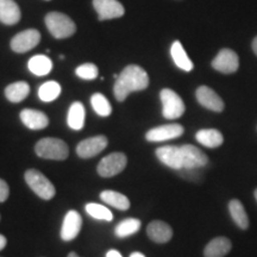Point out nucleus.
<instances>
[{
	"label": "nucleus",
	"mask_w": 257,
	"mask_h": 257,
	"mask_svg": "<svg viewBox=\"0 0 257 257\" xmlns=\"http://www.w3.org/2000/svg\"><path fill=\"white\" fill-rule=\"evenodd\" d=\"M6 244H8V239H6V237L3 236V234H0V251L5 248Z\"/></svg>",
	"instance_id": "35"
},
{
	"label": "nucleus",
	"mask_w": 257,
	"mask_h": 257,
	"mask_svg": "<svg viewBox=\"0 0 257 257\" xmlns=\"http://www.w3.org/2000/svg\"><path fill=\"white\" fill-rule=\"evenodd\" d=\"M182 179L191 182H201L204 179V172L202 168H181L176 170Z\"/></svg>",
	"instance_id": "32"
},
{
	"label": "nucleus",
	"mask_w": 257,
	"mask_h": 257,
	"mask_svg": "<svg viewBox=\"0 0 257 257\" xmlns=\"http://www.w3.org/2000/svg\"><path fill=\"white\" fill-rule=\"evenodd\" d=\"M141 221L136 218H126L115 226L114 234L118 238H125L136 233L141 229Z\"/></svg>",
	"instance_id": "27"
},
{
	"label": "nucleus",
	"mask_w": 257,
	"mask_h": 257,
	"mask_svg": "<svg viewBox=\"0 0 257 257\" xmlns=\"http://www.w3.org/2000/svg\"><path fill=\"white\" fill-rule=\"evenodd\" d=\"M148 86H149V75L146 70L137 64H128L115 79L113 86L114 98L121 102L127 98L130 93L143 91Z\"/></svg>",
	"instance_id": "1"
},
{
	"label": "nucleus",
	"mask_w": 257,
	"mask_h": 257,
	"mask_svg": "<svg viewBox=\"0 0 257 257\" xmlns=\"http://www.w3.org/2000/svg\"><path fill=\"white\" fill-rule=\"evenodd\" d=\"M37 156L46 160L63 161L69 155V148L64 141L60 138L47 137L42 138L35 146Z\"/></svg>",
	"instance_id": "2"
},
{
	"label": "nucleus",
	"mask_w": 257,
	"mask_h": 257,
	"mask_svg": "<svg viewBox=\"0 0 257 257\" xmlns=\"http://www.w3.org/2000/svg\"><path fill=\"white\" fill-rule=\"evenodd\" d=\"M82 227V218L79 212L70 210L67 212L66 217L63 219L62 229H61V238L64 242L75 239L80 233V230Z\"/></svg>",
	"instance_id": "14"
},
{
	"label": "nucleus",
	"mask_w": 257,
	"mask_h": 257,
	"mask_svg": "<svg viewBox=\"0 0 257 257\" xmlns=\"http://www.w3.org/2000/svg\"><path fill=\"white\" fill-rule=\"evenodd\" d=\"M21 9L15 0H0V22L5 25H15L21 21Z\"/></svg>",
	"instance_id": "18"
},
{
	"label": "nucleus",
	"mask_w": 257,
	"mask_h": 257,
	"mask_svg": "<svg viewBox=\"0 0 257 257\" xmlns=\"http://www.w3.org/2000/svg\"><path fill=\"white\" fill-rule=\"evenodd\" d=\"M130 257H146V256H144L142 252H138V251H136V252H133V253H131Z\"/></svg>",
	"instance_id": "37"
},
{
	"label": "nucleus",
	"mask_w": 257,
	"mask_h": 257,
	"mask_svg": "<svg viewBox=\"0 0 257 257\" xmlns=\"http://www.w3.org/2000/svg\"><path fill=\"white\" fill-rule=\"evenodd\" d=\"M195 96H197V100L202 107L207 108L210 111L218 112V113L224 111L225 104L223 99L207 86H200L195 92Z\"/></svg>",
	"instance_id": "13"
},
{
	"label": "nucleus",
	"mask_w": 257,
	"mask_h": 257,
	"mask_svg": "<svg viewBox=\"0 0 257 257\" xmlns=\"http://www.w3.org/2000/svg\"><path fill=\"white\" fill-rule=\"evenodd\" d=\"M232 244L226 237H216L205 246V257H224L231 251Z\"/></svg>",
	"instance_id": "19"
},
{
	"label": "nucleus",
	"mask_w": 257,
	"mask_h": 257,
	"mask_svg": "<svg viewBox=\"0 0 257 257\" xmlns=\"http://www.w3.org/2000/svg\"><path fill=\"white\" fill-rule=\"evenodd\" d=\"M170 55H172V59L176 64V67L185 70V72H191L193 67H194L180 41H175L172 44V47H170Z\"/></svg>",
	"instance_id": "20"
},
{
	"label": "nucleus",
	"mask_w": 257,
	"mask_h": 257,
	"mask_svg": "<svg viewBox=\"0 0 257 257\" xmlns=\"http://www.w3.org/2000/svg\"><path fill=\"white\" fill-rule=\"evenodd\" d=\"M75 74L79 76L80 79L83 80H94L98 78L99 75V69L95 64L93 63H85L79 66L75 69Z\"/></svg>",
	"instance_id": "31"
},
{
	"label": "nucleus",
	"mask_w": 257,
	"mask_h": 257,
	"mask_svg": "<svg viewBox=\"0 0 257 257\" xmlns=\"http://www.w3.org/2000/svg\"><path fill=\"white\" fill-rule=\"evenodd\" d=\"M106 257H123L121 253L117 250H108L107 253H106Z\"/></svg>",
	"instance_id": "34"
},
{
	"label": "nucleus",
	"mask_w": 257,
	"mask_h": 257,
	"mask_svg": "<svg viewBox=\"0 0 257 257\" xmlns=\"http://www.w3.org/2000/svg\"><path fill=\"white\" fill-rule=\"evenodd\" d=\"M21 120L30 130H43L49 124V118L44 112L25 108L21 112Z\"/></svg>",
	"instance_id": "16"
},
{
	"label": "nucleus",
	"mask_w": 257,
	"mask_h": 257,
	"mask_svg": "<svg viewBox=\"0 0 257 257\" xmlns=\"http://www.w3.org/2000/svg\"><path fill=\"white\" fill-rule=\"evenodd\" d=\"M184 126L180 124H166L161 126L150 128L146 134V140L148 142H165V141L174 140L182 136Z\"/></svg>",
	"instance_id": "10"
},
{
	"label": "nucleus",
	"mask_w": 257,
	"mask_h": 257,
	"mask_svg": "<svg viewBox=\"0 0 257 257\" xmlns=\"http://www.w3.org/2000/svg\"><path fill=\"white\" fill-rule=\"evenodd\" d=\"M10 195V188L6 181L0 179V202H4L8 200Z\"/></svg>",
	"instance_id": "33"
},
{
	"label": "nucleus",
	"mask_w": 257,
	"mask_h": 257,
	"mask_svg": "<svg viewBox=\"0 0 257 257\" xmlns=\"http://www.w3.org/2000/svg\"><path fill=\"white\" fill-rule=\"evenodd\" d=\"M182 156V168H204L208 165V157L200 149L191 144L180 147Z\"/></svg>",
	"instance_id": "11"
},
{
	"label": "nucleus",
	"mask_w": 257,
	"mask_h": 257,
	"mask_svg": "<svg viewBox=\"0 0 257 257\" xmlns=\"http://www.w3.org/2000/svg\"><path fill=\"white\" fill-rule=\"evenodd\" d=\"M156 156L163 165L169 168L179 170L182 168V156L180 147L163 146L156 149Z\"/></svg>",
	"instance_id": "15"
},
{
	"label": "nucleus",
	"mask_w": 257,
	"mask_h": 257,
	"mask_svg": "<svg viewBox=\"0 0 257 257\" xmlns=\"http://www.w3.org/2000/svg\"><path fill=\"white\" fill-rule=\"evenodd\" d=\"M68 257H80L78 253H75V252H69L68 253Z\"/></svg>",
	"instance_id": "38"
},
{
	"label": "nucleus",
	"mask_w": 257,
	"mask_h": 257,
	"mask_svg": "<svg viewBox=\"0 0 257 257\" xmlns=\"http://www.w3.org/2000/svg\"><path fill=\"white\" fill-rule=\"evenodd\" d=\"M85 106L79 101L73 102L69 107L68 115H67L68 126L75 131L82 130L83 126H85Z\"/></svg>",
	"instance_id": "21"
},
{
	"label": "nucleus",
	"mask_w": 257,
	"mask_h": 257,
	"mask_svg": "<svg viewBox=\"0 0 257 257\" xmlns=\"http://www.w3.org/2000/svg\"><path fill=\"white\" fill-rule=\"evenodd\" d=\"M28 68L34 75L46 76L53 69V62L46 55H35L29 60Z\"/></svg>",
	"instance_id": "24"
},
{
	"label": "nucleus",
	"mask_w": 257,
	"mask_h": 257,
	"mask_svg": "<svg viewBox=\"0 0 257 257\" xmlns=\"http://www.w3.org/2000/svg\"><path fill=\"white\" fill-rule=\"evenodd\" d=\"M41 42V34L35 29H28L19 34L11 40V49L15 53L23 54L34 49Z\"/></svg>",
	"instance_id": "8"
},
{
	"label": "nucleus",
	"mask_w": 257,
	"mask_h": 257,
	"mask_svg": "<svg viewBox=\"0 0 257 257\" xmlns=\"http://www.w3.org/2000/svg\"><path fill=\"white\" fill-rule=\"evenodd\" d=\"M44 22L50 34L59 40L73 36L76 31V25L73 19L61 12H49L44 18Z\"/></svg>",
	"instance_id": "3"
},
{
	"label": "nucleus",
	"mask_w": 257,
	"mask_h": 257,
	"mask_svg": "<svg viewBox=\"0 0 257 257\" xmlns=\"http://www.w3.org/2000/svg\"><path fill=\"white\" fill-rule=\"evenodd\" d=\"M147 234L153 242L163 244L169 242L173 237V229L162 220H154L148 225Z\"/></svg>",
	"instance_id": "17"
},
{
	"label": "nucleus",
	"mask_w": 257,
	"mask_h": 257,
	"mask_svg": "<svg viewBox=\"0 0 257 257\" xmlns=\"http://www.w3.org/2000/svg\"><path fill=\"white\" fill-rule=\"evenodd\" d=\"M100 198L102 201L112 207L117 208V210L126 211L130 208V200H128L126 195L121 194V193L114 191H104L100 193Z\"/></svg>",
	"instance_id": "26"
},
{
	"label": "nucleus",
	"mask_w": 257,
	"mask_h": 257,
	"mask_svg": "<svg viewBox=\"0 0 257 257\" xmlns=\"http://www.w3.org/2000/svg\"><path fill=\"white\" fill-rule=\"evenodd\" d=\"M253 195H255V199H256V201H257V188L255 189V192H253Z\"/></svg>",
	"instance_id": "39"
},
{
	"label": "nucleus",
	"mask_w": 257,
	"mask_h": 257,
	"mask_svg": "<svg viewBox=\"0 0 257 257\" xmlns=\"http://www.w3.org/2000/svg\"><path fill=\"white\" fill-rule=\"evenodd\" d=\"M212 67L221 74H233L239 68V57L236 51L224 48L212 61Z\"/></svg>",
	"instance_id": "7"
},
{
	"label": "nucleus",
	"mask_w": 257,
	"mask_h": 257,
	"mask_svg": "<svg viewBox=\"0 0 257 257\" xmlns=\"http://www.w3.org/2000/svg\"><path fill=\"white\" fill-rule=\"evenodd\" d=\"M93 8L98 14L99 21H107L123 17L124 6L118 0H93Z\"/></svg>",
	"instance_id": "9"
},
{
	"label": "nucleus",
	"mask_w": 257,
	"mask_h": 257,
	"mask_svg": "<svg viewBox=\"0 0 257 257\" xmlns=\"http://www.w3.org/2000/svg\"><path fill=\"white\" fill-rule=\"evenodd\" d=\"M229 212L230 216L234 221V224L242 230H246L249 227V217L245 212L243 204L238 199H232L229 202Z\"/></svg>",
	"instance_id": "23"
},
{
	"label": "nucleus",
	"mask_w": 257,
	"mask_h": 257,
	"mask_svg": "<svg viewBox=\"0 0 257 257\" xmlns=\"http://www.w3.org/2000/svg\"><path fill=\"white\" fill-rule=\"evenodd\" d=\"M107 138L102 135L99 136L89 137L87 140H83L76 147V154L81 159H91L100 154L102 150L107 147Z\"/></svg>",
	"instance_id": "12"
},
{
	"label": "nucleus",
	"mask_w": 257,
	"mask_h": 257,
	"mask_svg": "<svg viewBox=\"0 0 257 257\" xmlns=\"http://www.w3.org/2000/svg\"><path fill=\"white\" fill-rule=\"evenodd\" d=\"M127 157L123 153H112L99 162L96 172L101 178H112L123 172L126 167Z\"/></svg>",
	"instance_id": "6"
},
{
	"label": "nucleus",
	"mask_w": 257,
	"mask_h": 257,
	"mask_svg": "<svg viewBox=\"0 0 257 257\" xmlns=\"http://www.w3.org/2000/svg\"><path fill=\"white\" fill-rule=\"evenodd\" d=\"M85 210L92 218L96 220H105V221H112L113 220V214H112L111 210L107 207L102 206L100 204H94V202H89L85 206Z\"/></svg>",
	"instance_id": "30"
},
{
	"label": "nucleus",
	"mask_w": 257,
	"mask_h": 257,
	"mask_svg": "<svg viewBox=\"0 0 257 257\" xmlns=\"http://www.w3.org/2000/svg\"><path fill=\"white\" fill-rule=\"evenodd\" d=\"M162 102V114L166 119H178L185 113L184 100L180 98L178 93L169 88H163L160 93Z\"/></svg>",
	"instance_id": "5"
},
{
	"label": "nucleus",
	"mask_w": 257,
	"mask_h": 257,
	"mask_svg": "<svg viewBox=\"0 0 257 257\" xmlns=\"http://www.w3.org/2000/svg\"><path fill=\"white\" fill-rule=\"evenodd\" d=\"M195 138L200 144L207 148H218L224 142V137L219 130L216 128H204V130L198 131Z\"/></svg>",
	"instance_id": "22"
},
{
	"label": "nucleus",
	"mask_w": 257,
	"mask_h": 257,
	"mask_svg": "<svg viewBox=\"0 0 257 257\" xmlns=\"http://www.w3.org/2000/svg\"><path fill=\"white\" fill-rule=\"evenodd\" d=\"M91 105L95 113L101 117H108L112 113V106L107 98L101 93H95L91 98Z\"/></svg>",
	"instance_id": "29"
},
{
	"label": "nucleus",
	"mask_w": 257,
	"mask_h": 257,
	"mask_svg": "<svg viewBox=\"0 0 257 257\" xmlns=\"http://www.w3.org/2000/svg\"><path fill=\"white\" fill-rule=\"evenodd\" d=\"M176 2H182V0H176Z\"/></svg>",
	"instance_id": "40"
},
{
	"label": "nucleus",
	"mask_w": 257,
	"mask_h": 257,
	"mask_svg": "<svg viewBox=\"0 0 257 257\" xmlns=\"http://www.w3.org/2000/svg\"><path fill=\"white\" fill-rule=\"evenodd\" d=\"M24 179L29 187L43 200H50L55 197L56 189L55 186L46 175L42 174L37 169H29L25 172Z\"/></svg>",
	"instance_id": "4"
},
{
	"label": "nucleus",
	"mask_w": 257,
	"mask_h": 257,
	"mask_svg": "<svg viewBox=\"0 0 257 257\" xmlns=\"http://www.w3.org/2000/svg\"><path fill=\"white\" fill-rule=\"evenodd\" d=\"M61 94V86L56 81H47L38 88V96L42 101L51 102L57 99Z\"/></svg>",
	"instance_id": "28"
},
{
	"label": "nucleus",
	"mask_w": 257,
	"mask_h": 257,
	"mask_svg": "<svg viewBox=\"0 0 257 257\" xmlns=\"http://www.w3.org/2000/svg\"><path fill=\"white\" fill-rule=\"evenodd\" d=\"M251 48H252V51L253 54L257 56V36L253 38L252 40V43H251Z\"/></svg>",
	"instance_id": "36"
},
{
	"label": "nucleus",
	"mask_w": 257,
	"mask_h": 257,
	"mask_svg": "<svg viewBox=\"0 0 257 257\" xmlns=\"http://www.w3.org/2000/svg\"><path fill=\"white\" fill-rule=\"evenodd\" d=\"M29 93H30V86H29V83L25 81L14 82L5 88L6 99H8L9 101L15 102V104L27 99Z\"/></svg>",
	"instance_id": "25"
}]
</instances>
